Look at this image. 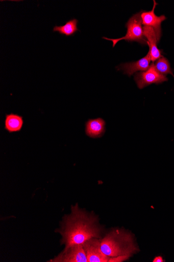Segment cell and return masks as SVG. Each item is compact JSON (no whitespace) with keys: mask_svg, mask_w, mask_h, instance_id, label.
Wrapping results in <instances>:
<instances>
[{"mask_svg":"<svg viewBox=\"0 0 174 262\" xmlns=\"http://www.w3.org/2000/svg\"><path fill=\"white\" fill-rule=\"evenodd\" d=\"M70 215L64 217L61 228L58 230L62 236L64 251L71 247L83 244L92 238H100L103 228L97 217L79 208L77 204L71 208Z\"/></svg>","mask_w":174,"mask_h":262,"instance_id":"1","label":"cell"},{"mask_svg":"<svg viewBox=\"0 0 174 262\" xmlns=\"http://www.w3.org/2000/svg\"><path fill=\"white\" fill-rule=\"evenodd\" d=\"M103 252L109 257L128 255L130 257L139 250L133 235L122 229H114L101 241Z\"/></svg>","mask_w":174,"mask_h":262,"instance_id":"2","label":"cell"},{"mask_svg":"<svg viewBox=\"0 0 174 262\" xmlns=\"http://www.w3.org/2000/svg\"><path fill=\"white\" fill-rule=\"evenodd\" d=\"M140 12L133 16L128 21L126 27L128 29L127 35L117 39H110L104 37L103 38L113 42V47L117 43L122 40L128 41H137L140 43L147 44V41L143 35V27H142V19Z\"/></svg>","mask_w":174,"mask_h":262,"instance_id":"3","label":"cell"},{"mask_svg":"<svg viewBox=\"0 0 174 262\" xmlns=\"http://www.w3.org/2000/svg\"><path fill=\"white\" fill-rule=\"evenodd\" d=\"M135 80L138 88L142 89L154 83L160 84L167 81L168 79L166 76L158 72L155 68V63H153L146 71L136 73L135 76Z\"/></svg>","mask_w":174,"mask_h":262,"instance_id":"4","label":"cell"},{"mask_svg":"<svg viewBox=\"0 0 174 262\" xmlns=\"http://www.w3.org/2000/svg\"><path fill=\"white\" fill-rule=\"evenodd\" d=\"M88 262H109L110 257L104 254L101 249V241L92 238L83 244Z\"/></svg>","mask_w":174,"mask_h":262,"instance_id":"5","label":"cell"},{"mask_svg":"<svg viewBox=\"0 0 174 262\" xmlns=\"http://www.w3.org/2000/svg\"><path fill=\"white\" fill-rule=\"evenodd\" d=\"M49 261L53 262H88L87 255L83 245H77L63 251Z\"/></svg>","mask_w":174,"mask_h":262,"instance_id":"6","label":"cell"},{"mask_svg":"<svg viewBox=\"0 0 174 262\" xmlns=\"http://www.w3.org/2000/svg\"><path fill=\"white\" fill-rule=\"evenodd\" d=\"M154 2V8L151 11H142L141 14L142 25L143 27H149L154 28L158 37L160 39L162 35L161 24L166 19V17L164 15L160 16L156 15L155 10L158 4L156 3V1Z\"/></svg>","mask_w":174,"mask_h":262,"instance_id":"7","label":"cell"},{"mask_svg":"<svg viewBox=\"0 0 174 262\" xmlns=\"http://www.w3.org/2000/svg\"><path fill=\"white\" fill-rule=\"evenodd\" d=\"M143 35L147 40V44L149 47L148 53L150 54L152 61H156L162 57L161 51L158 49L157 44L160 40L155 29L152 27H143Z\"/></svg>","mask_w":174,"mask_h":262,"instance_id":"8","label":"cell"},{"mask_svg":"<svg viewBox=\"0 0 174 262\" xmlns=\"http://www.w3.org/2000/svg\"><path fill=\"white\" fill-rule=\"evenodd\" d=\"M151 61L150 54L148 53L145 57L137 61L123 63L117 67V68L118 70H122L124 74L131 77L137 71H146L150 67Z\"/></svg>","mask_w":174,"mask_h":262,"instance_id":"9","label":"cell"},{"mask_svg":"<svg viewBox=\"0 0 174 262\" xmlns=\"http://www.w3.org/2000/svg\"><path fill=\"white\" fill-rule=\"evenodd\" d=\"M106 132V122L102 118L89 120L86 123V134L92 138H98Z\"/></svg>","mask_w":174,"mask_h":262,"instance_id":"10","label":"cell"},{"mask_svg":"<svg viewBox=\"0 0 174 262\" xmlns=\"http://www.w3.org/2000/svg\"><path fill=\"white\" fill-rule=\"evenodd\" d=\"M23 120L22 116L11 113L7 114L5 120V129L10 133L19 132L22 128Z\"/></svg>","mask_w":174,"mask_h":262,"instance_id":"11","label":"cell"},{"mask_svg":"<svg viewBox=\"0 0 174 262\" xmlns=\"http://www.w3.org/2000/svg\"><path fill=\"white\" fill-rule=\"evenodd\" d=\"M78 23L79 20L76 18L70 19L66 21L64 26H55L54 32H58L60 35L66 37L72 36L79 31L78 27Z\"/></svg>","mask_w":174,"mask_h":262,"instance_id":"12","label":"cell"},{"mask_svg":"<svg viewBox=\"0 0 174 262\" xmlns=\"http://www.w3.org/2000/svg\"><path fill=\"white\" fill-rule=\"evenodd\" d=\"M155 66L160 74L164 76L167 74H171L174 77L169 63L166 58L162 57L157 60L155 63Z\"/></svg>","mask_w":174,"mask_h":262,"instance_id":"13","label":"cell"},{"mask_svg":"<svg viewBox=\"0 0 174 262\" xmlns=\"http://www.w3.org/2000/svg\"><path fill=\"white\" fill-rule=\"evenodd\" d=\"M130 257L128 255H120L116 257H111L109 262H122L128 260Z\"/></svg>","mask_w":174,"mask_h":262,"instance_id":"14","label":"cell"},{"mask_svg":"<svg viewBox=\"0 0 174 262\" xmlns=\"http://www.w3.org/2000/svg\"><path fill=\"white\" fill-rule=\"evenodd\" d=\"M165 260L163 259L162 256H157L153 260V262H164Z\"/></svg>","mask_w":174,"mask_h":262,"instance_id":"15","label":"cell"}]
</instances>
